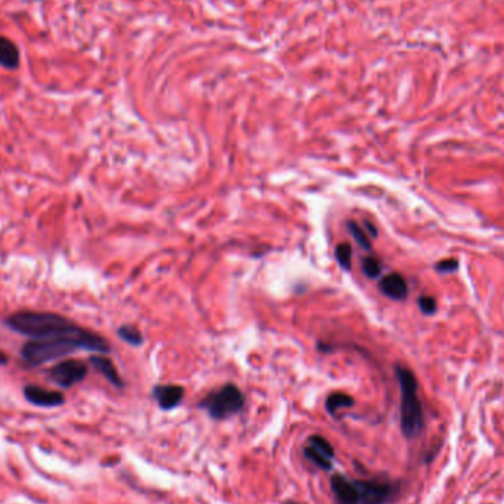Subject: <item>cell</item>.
Here are the masks:
<instances>
[{"instance_id":"ac0fdd59","label":"cell","mask_w":504,"mask_h":504,"mask_svg":"<svg viewBox=\"0 0 504 504\" xmlns=\"http://www.w3.org/2000/svg\"><path fill=\"white\" fill-rule=\"evenodd\" d=\"M363 272L367 277L370 279H376L381 276V272H382V265H381V261L374 258V257H367L363 260Z\"/></svg>"},{"instance_id":"ba28073f","label":"cell","mask_w":504,"mask_h":504,"mask_svg":"<svg viewBox=\"0 0 504 504\" xmlns=\"http://www.w3.org/2000/svg\"><path fill=\"white\" fill-rule=\"evenodd\" d=\"M24 397L27 398V401L39 407H56L64 404L65 401L61 392L44 389L37 385H27L24 388Z\"/></svg>"},{"instance_id":"7a4b0ae2","label":"cell","mask_w":504,"mask_h":504,"mask_svg":"<svg viewBox=\"0 0 504 504\" xmlns=\"http://www.w3.org/2000/svg\"><path fill=\"white\" fill-rule=\"evenodd\" d=\"M396 374L400 384L401 431L407 439L416 438L423 429V408L419 400V385L412 370L397 366Z\"/></svg>"},{"instance_id":"9c48e42d","label":"cell","mask_w":504,"mask_h":504,"mask_svg":"<svg viewBox=\"0 0 504 504\" xmlns=\"http://www.w3.org/2000/svg\"><path fill=\"white\" fill-rule=\"evenodd\" d=\"M330 488L338 504H357L355 481L342 474H335L330 478Z\"/></svg>"},{"instance_id":"2e32d148","label":"cell","mask_w":504,"mask_h":504,"mask_svg":"<svg viewBox=\"0 0 504 504\" xmlns=\"http://www.w3.org/2000/svg\"><path fill=\"white\" fill-rule=\"evenodd\" d=\"M118 336L125 341L130 345H140L141 342H144V336H141V334L137 330V327L134 326H130V325H124L118 329Z\"/></svg>"},{"instance_id":"ffe728a7","label":"cell","mask_w":504,"mask_h":504,"mask_svg":"<svg viewBox=\"0 0 504 504\" xmlns=\"http://www.w3.org/2000/svg\"><path fill=\"white\" fill-rule=\"evenodd\" d=\"M435 269L438 273H453L459 269V261L458 260H453V258H448V260H443L436 263Z\"/></svg>"},{"instance_id":"7402d4cb","label":"cell","mask_w":504,"mask_h":504,"mask_svg":"<svg viewBox=\"0 0 504 504\" xmlns=\"http://www.w3.org/2000/svg\"><path fill=\"white\" fill-rule=\"evenodd\" d=\"M8 363V355L0 350V365H6Z\"/></svg>"},{"instance_id":"e0dca14e","label":"cell","mask_w":504,"mask_h":504,"mask_svg":"<svg viewBox=\"0 0 504 504\" xmlns=\"http://www.w3.org/2000/svg\"><path fill=\"white\" fill-rule=\"evenodd\" d=\"M346 227L350 229V233L353 234V238L355 239V242L363 248L366 251H370L372 249V244H370V239L367 238V234L365 233V230L361 229L355 222H348L346 223Z\"/></svg>"},{"instance_id":"4fadbf2b","label":"cell","mask_w":504,"mask_h":504,"mask_svg":"<svg viewBox=\"0 0 504 504\" xmlns=\"http://www.w3.org/2000/svg\"><path fill=\"white\" fill-rule=\"evenodd\" d=\"M89 361H90V365L96 369L101 374H103L113 385H115L118 388L122 386L121 376L118 374V370L111 360L106 357H101V355H93V357H90Z\"/></svg>"},{"instance_id":"5bb4252c","label":"cell","mask_w":504,"mask_h":504,"mask_svg":"<svg viewBox=\"0 0 504 504\" xmlns=\"http://www.w3.org/2000/svg\"><path fill=\"white\" fill-rule=\"evenodd\" d=\"M353 405H354V398L344 392L330 393L326 400V410L332 416H335L341 408H348Z\"/></svg>"},{"instance_id":"8992f818","label":"cell","mask_w":504,"mask_h":504,"mask_svg":"<svg viewBox=\"0 0 504 504\" xmlns=\"http://www.w3.org/2000/svg\"><path fill=\"white\" fill-rule=\"evenodd\" d=\"M87 376V365L80 360H64L59 361L51 369V379L62 388H71L80 384Z\"/></svg>"},{"instance_id":"44dd1931","label":"cell","mask_w":504,"mask_h":504,"mask_svg":"<svg viewBox=\"0 0 504 504\" xmlns=\"http://www.w3.org/2000/svg\"><path fill=\"white\" fill-rule=\"evenodd\" d=\"M365 226H366V229H367V232L369 233H372V236H373V238H376V236H377V230H376V227L372 225V223H369L367 222V220H366V222H365Z\"/></svg>"},{"instance_id":"7c38bea8","label":"cell","mask_w":504,"mask_h":504,"mask_svg":"<svg viewBox=\"0 0 504 504\" xmlns=\"http://www.w3.org/2000/svg\"><path fill=\"white\" fill-rule=\"evenodd\" d=\"M20 49L11 39L0 34V67L17 70L20 67Z\"/></svg>"},{"instance_id":"9a60e30c","label":"cell","mask_w":504,"mask_h":504,"mask_svg":"<svg viewBox=\"0 0 504 504\" xmlns=\"http://www.w3.org/2000/svg\"><path fill=\"white\" fill-rule=\"evenodd\" d=\"M335 258L338 264L342 267L344 270L351 269V261H353V248L350 244H339L335 248Z\"/></svg>"},{"instance_id":"277c9868","label":"cell","mask_w":504,"mask_h":504,"mask_svg":"<svg viewBox=\"0 0 504 504\" xmlns=\"http://www.w3.org/2000/svg\"><path fill=\"white\" fill-rule=\"evenodd\" d=\"M244 405V393L233 384H227L211 392L210 396H207L199 404V407H202L214 420H225L233 417L242 410Z\"/></svg>"},{"instance_id":"5b68a950","label":"cell","mask_w":504,"mask_h":504,"mask_svg":"<svg viewBox=\"0 0 504 504\" xmlns=\"http://www.w3.org/2000/svg\"><path fill=\"white\" fill-rule=\"evenodd\" d=\"M355 481L357 504H386L398 493L396 484L385 481Z\"/></svg>"},{"instance_id":"3957f363","label":"cell","mask_w":504,"mask_h":504,"mask_svg":"<svg viewBox=\"0 0 504 504\" xmlns=\"http://www.w3.org/2000/svg\"><path fill=\"white\" fill-rule=\"evenodd\" d=\"M78 350L98 353L94 345L89 341L78 338H51V339H31L21 350L24 361L30 366H42L49 361L64 358Z\"/></svg>"},{"instance_id":"6da1fadb","label":"cell","mask_w":504,"mask_h":504,"mask_svg":"<svg viewBox=\"0 0 504 504\" xmlns=\"http://www.w3.org/2000/svg\"><path fill=\"white\" fill-rule=\"evenodd\" d=\"M5 325L13 332L33 339L78 338L94 345L98 353H109V344L101 335L75 325L70 319L47 311H18L6 317Z\"/></svg>"},{"instance_id":"603a6c76","label":"cell","mask_w":504,"mask_h":504,"mask_svg":"<svg viewBox=\"0 0 504 504\" xmlns=\"http://www.w3.org/2000/svg\"><path fill=\"white\" fill-rule=\"evenodd\" d=\"M285 504H299V503H295V501H286Z\"/></svg>"},{"instance_id":"d6986e66","label":"cell","mask_w":504,"mask_h":504,"mask_svg":"<svg viewBox=\"0 0 504 504\" xmlns=\"http://www.w3.org/2000/svg\"><path fill=\"white\" fill-rule=\"evenodd\" d=\"M417 304H419V308H420V311L423 314H429V316H431V314H434L436 311V301H435L434 296L423 295V296L419 298Z\"/></svg>"},{"instance_id":"8fae6325","label":"cell","mask_w":504,"mask_h":504,"mask_svg":"<svg viewBox=\"0 0 504 504\" xmlns=\"http://www.w3.org/2000/svg\"><path fill=\"white\" fill-rule=\"evenodd\" d=\"M382 294L396 301H403L408 295V286L405 279L400 273H389L379 282Z\"/></svg>"},{"instance_id":"52a82bcc","label":"cell","mask_w":504,"mask_h":504,"mask_svg":"<svg viewBox=\"0 0 504 504\" xmlns=\"http://www.w3.org/2000/svg\"><path fill=\"white\" fill-rule=\"evenodd\" d=\"M304 455L317 467L330 470L334 467L335 450L329 441L320 435H311L304 446Z\"/></svg>"},{"instance_id":"30bf717a","label":"cell","mask_w":504,"mask_h":504,"mask_svg":"<svg viewBox=\"0 0 504 504\" xmlns=\"http://www.w3.org/2000/svg\"><path fill=\"white\" fill-rule=\"evenodd\" d=\"M152 396L163 410H172L183 401L184 389L179 385H158L153 388Z\"/></svg>"}]
</instances>
